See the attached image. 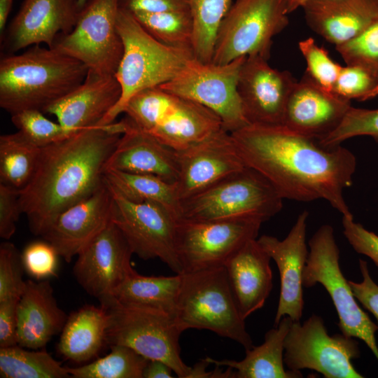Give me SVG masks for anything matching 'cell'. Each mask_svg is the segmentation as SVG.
Instances as JSON below:
<instances>
[{"instance_id": "cell-1", "label": "cell", "mask_w": 378, "mask_h": 378, "mask_svg": "<svg viewBox=\"0 0 378 378\" xmlns=\"http://www.w3.org/2000/svg\"><path fill=\"white\" fill-rule=\"evenodd\" d=\"M230 134L246 166L262 174L283 199L324 200L342 216H353L343 195L356 168L349 150L326 147L284 125H248Z\"/></svg>"}, {"instance_id": "cell-2", "label": "cell", "mask_w": 378, "mask_h": 378, "mask_svg": "<svg viewBox=\"0 0 378 378\" xmlns=\"http://www.w3.org/2000/svg\"><path fill=\"white\" fill-rule=\"evenodd\" d=\"M127 126L124 118L41 148L34 174L20 192L34 234L43 236L62 212L104 184L107 161Z\"/></svg>"}, {"instance_id": "cell-3", "label": "cell", "mask_w": 378, "mask_h": 378, "mask_svg": "<svg viewBox=\"0 0 378 378\" xmlns=\"http://www.w3.org/2000/svg\"><path fill=\"white\" fill-rule=\"evenodd\" d=\"M88 68L52 47L33 46L0 60V106L11 115L43 111L85 79Z\"/></svg>"}, {"instance_id": "cell-4", "label": "cell", "mask_w": 378, "mask_h": 378, "mask_svg": "<svg viewBox=\"0 0 378 378\" xmlns=\"http://www.w3.org/2000/svg\"><path fill=\"white\" fill-rule=\"evenodd\" d=\"M117 28L123 43V54L115 76L122 94L99 126L113 122L133 96L169 81L194 57L190 49L171 47L154 38L130 11L120 7Z\"/></svg>"}, {"instance_id": "cell-5", "label": "cell", "mask_w": 378, "mask_h": 378, "mask_svg": "<svg viewBox=\"0 0 378 378\" xmlns=\"http://www.w3.org/2000/svg\"><path fill=\"white\" fill-rule=\"evenodd\" d=\"M123 113L136 127L176 151L223 129L220 118L210 109L160 87L136 94Z\"/></svg>"}, {"instance_id": "cell-6", "label": "cell", "mask_w": 378, "mask_h": 378, "mask_svg": "<svg viewBox=\"0 0 378 378\" xmlns=\"http://www.w3.org/2000/svg\"><path fill=\"white\" fill-rule=\"evenodd\" d=\"M181 275L175 316L180 330H209L238 342L245 349L253 347V340L235 302L224 266Z\"/></svg>"}, {"instance_id": "cell-7", "label": "cell", "mask_w": 378, "mask_h": 378, "mask_svg": "<svg viewBox=\"0 0 378 378\" xmlns=\"http://www.w3.org/2000/svg\"><path fill=\"white\" fill-rule=\"evenodd\" d=\"M283 200L262 174L246 166L182 201L181 218L262 223L281 210Z\"/></svg>"}, {"instance_id": "cell-8", "label": "cell", "mask_w": 378, "mask_h": 378, "mask_svg": "<svg viewBox=\"0 0 378 378\" xmlns=\"http://www.w3.org/2000/svg\"><path fill=\"white\" fill-rule=\"evenodd\" d=\"M108 314L106 343L131 348L148 360L169 365L180 378H190L192 367L180 355L183 332L175 318L159 309L124 304L106 298L100 301Z\"/></svg>"}, {"instance_id": "cell-9", "label": "cell", "mask_w": 378, "mask_h": 378, "mask_svg": "<svg viewBox=\"0 0 378 378\" xmlns=\"http://www.w3.org/2000/svg\"><path fill=\"white\" fill-rule=\"evenodd\" d=\"M309 251L302 272V286L321 284L337 311L341 332L364 342L378 360L375 333L378 326L358 305L340 267V249L331 225H321L309 241Z\"/></svg>"}, {"instance_id": "cell-10", "label": "cell", "mask_w": 378, "mask_h": 378, "mask_svg": "<svg viewBox=\"0 0 378 378\" xmlns=\"http://www.w3.org/2000/svg\"><path fill=\"white\" fill-rule=\"evenodd\" d=\"M288 14L286 0H235L218 29L211 62L253 55L268 59L272 39L287 27Z\"/></svg>"}, {"instance_id": "cell-11", "label": "cell", "mask_w": 378, "mask_h": 378, "mask_svg": "<svg viewBox=\"0 0 378 378\" xmlns=\"http://www.w3.org/2000/svg\"><path fill=\"white\" fill-rule=\"evenodd\" d=\"M246 57L224 64L192 57L172 80L159 87L210 109L220 118L225 131L235 132L250 125L237 91L239 71Z\"/></svg>"}, {"instance_id": "cell-12", "label": "cell", "mask_w": 378, "mask_h": 378, "mask_svg": "<svg viewBox=\"0 0 378 378\" xmlns=\"http://www.w3.org/2000/svg\"><path fill=\"white\" fill-rule=\"evenodd\" d=\"M359 343L342 332L330 335L323 319L313 314L302 323L293 321L284 341V361L289 370H314L325 378H363L353 365Z\"/></svg>"}, {"instance_id": "cell-13", "label": "cell", "mask_w": 378, "mask_h": 378, "mask_svg": "<svg viewBox=\"0 0 378 378\" xmlns=\"http://www.w3.org/2000/svg\"><path fill=\"white\" fill-rule=\"evenodd\" d=\"M106 183L112 195L111 221L133 253L143 260L158 258L176 274L183 273L176 248L178 218L160 203L130 201Z\"/></svg>"}, {"instance_id": "cell-14", "label": "cell", "mask_w": 378, "mask_h": 378, "mask_svg": "<svg viewBox=\"0 0 378 378\" xmlns=\"http://www.w3.org/2000/svg\"><path fill=\"white\" fill-rule=\"evenodd\" d=\"M120 0H88L74 29L56 39L53 48L89 70L115 75L123 54L117 28Z\"/></svg>"}, {"instance_id": "cell-15", "label": "cell", "mask_w": 378, "mask_h": 378, "mask_svg": "<svg viewBox=\"0 0 378 378\" xmlns=\"http://www.w3.org/2000/svg\"><path fill=\"white\" fill-rule=\"evenodd\" d=\"M261 225L253 220L179 219L176 248L183 273L224 266L246 242L257 238Z\"/></svg>"}, {"instance_id": "cell-16", "label": "cell", "mask_w": 378, "mask_h": 378, "mask_svg": "<svg viewBox=\"0 0 378 378\" xmlns=\"http://www.w3.org/2000/svg\"><path fill=\"white\" fill-rule=\"evenodd\" d=\"M297 80L288 71L272 67L268 59L246 57L237 91L250 125H282L287 102Z\"/></svg>"}, {"instance_id": "cell-17", "label": "cell", "mask_w": 378, "mask_h": 378, "mask_svg": "<svg viewBox=\"0 0 378 378\" xmlns=\"http://www.w3.org/2000/svg\"><path fill=\"white\" fill-rule=\"evenodd\" d=\"M177 153L175 184L181 203L246 167L224 129Z\"/></svg>"}, {"instance_id": "cell-18", "label": "cell", "mask_w": 378, "mask_h": 378, "mask_svg": "<svg viewBox=\"0 0 378 378\" xmlns=\"http://www.w3.org/2000/svg\"><path fill=\"white\" fill-rule=\"evenodd\" d=\"M133 252L111 221L78 255L73 273L85 291L99 301L111 296L132 266Z\"/></svg>"}, {"instance_id": "cell-19", "label": "cell", "mask_w": 378, "mask_h": 378, "mask_svg": "<svg viewBox=\"0 0 378 378\" xmlns=\"http://www.w3.org/2000/svg\"><path fill=\"white\" fill-rule=\"evenodd\" d=\"M80 10L78 0H24L3 34L5 49L14 54L36 45L52 48L74 29Z\"/></svg>"}, {"instance_id": "cell-20", "label": "cell", "mask_w": 378, "mask_h": 378, "mask_svg": "<svg viewBox=\"0 0 378 378\" xmlns=\"http://www.w3.org/2000/svg\"><path fill=\"white\" fill-rule=\"evenodd\" d=\"M308 217V211H302L282 240L265 234L258 239L279 272L281 288L274 326L286 316L295 321H300L302 316V272L309 255L306 243Z\"/></svg>"}, {"instance_id": "cell-21", "label": "cell", "mask_w": 378, "mask_h": 378, "mask_svg": "<svg viewBox=\"0 0 378 378\" xmlns=\"http://www.w3.org/2000/svg\"><path fill=\"white\" fill-rule=\"evenodd\" d=\"M111 209L112 195L105 181L92 195L62 212L42 237L69 262L111 222Z\"/></svg>"}, {"instance_id": "cell-22", "label": "cell", "mask_w": 378, "mask_h": 378, "mask_svg": "<svg viewBox=\"0 0 378 378\" xmlns=\"http://www.w3.org/2000/svg\"><path fill=\"white\" fill-rule=\"evenodd\" d=\"M351 106V101L326 90L304 74L290 94L282 125L320 140L337 127Z\"/></svg>"}, {"instance_id": "cell-23", "label": "cell", "mask_w": 378, "mask_h": 378, "mask_svg": "<svg viewBox=\"0 0 378 378\" xmlns=\"http://www.w3.org/2000/svg\"><path fill=\"white\" fill-rule=\"evenodd\" d=\"M122 94L115 75L89 70L83 81L68 94L47 107L64 127L80 131L99 126L118 104Z\"/></svg>"}, {"instance_id": "cell-24", "label": "cell", "mask_w": 378, "mask_h": 378, "mask_svg": "<svg viewBox=\"0 0 378 378\" xmlns=\"http://www.w3.org/2000/svg\"><path fill=\"white\" fill-rule=\"evenodd\" d=\"M126 119L127 128L108 158L106 169L153 175L175 183L179 172L177 151Z\"/></svg>"}, {"instance_id": "cell-25", "label": "cell", "mask_w": 378, "mask_h": 378, "mask_svg": "<svg viewBox=\"0 0 378 378\" xmlns=\"http://www.w3.org/2000/svg\"><path fill=\"white\" fill-rule=\"evenodd\" d=\"M270 260L258 239H253L224 265L232 293L244 320L264 306L272 289Z\"/></svg>"}, {"instance_id": "cell-26", "label": "cell", "mask_w": 378, "mask_h": 378, "mask_svg": "<svg viewBox=\"0 0 378 378\" xmlns=\"http://www.w3.org/2000/svg\"><path fill=\"white\" fill-rule=\"evenodd\" d=\"M301 8L307 25L335 47L378 19V0H308Z\"/></svg>"}, {"instance_id": "cell-27", "label": "cell", "mask_w": 378, "mask_h": 378, "mask_svg": "<svg viewBox=\"0 0 378 378\" xmlns=\"http://www.w3.org/2000/svg\"><path fill=\"white\" fill-rule=\"evenodd\" d=\"M18 344L28 349L43 348L61 332L68 316L59 307L47 279L26 281L18 302Z\"/></svg>"}, {"instance_id": "cell-28", "label": "cell", "mask_w": 378, "mask_h": 378, "mask_svg": "<svg viewBox=\"0 0 378 378\" xmlns=\"http://www.w3.org/2000/svg\"><path fill=\"white\" fill-rule=\"evenodd\" d=\"M293 320L288 316L281 318L276 326L265 335L264 342L246 349V356L239 361L204 359L209 364L230 367L234 370L233 378H300V371L285 370L284 361V341Z\"/></svg>"}, {"instance_id": "cell-29", "label": "cell", "mask_w": 378, "mask_h": 378, "mask_svg": "<svg viewBox=\"0 0 378 378\" xmlns=\"http://www.w3.org/2000/svg\"><path fill=\"white\" fill-rule=\"evenodd\" d=\"M108 322L106 309L85 304L68 316L57 350L65 359L83 363L97 356L106 343Z\"/></svg>"}, {"instance_id": "cell-30", "label": "cell", "mask_w": 378, "mask_h": 378, "mask_svg": "<svg viewBox=\"0 0 378 378\" xmlns=\"http://www.w3.org/2000/svg\"><path fill=\"white\" fill-rule=\"evenodd\" d=\"M181 282V274L148 276L131 266L122 283L106 298L124 304L159 309L175 318Z\"/></svg>"}, {"instance_id": "cell-31", "label": "cell", "mask_w": 378, "mask_h": 378, "mask_svg": "<svg viewBox=\"0 0 378 378\" xmlns=\"http://www.w3.org/2000/svg\"><path fill=\"white\" fill-rule=\"evenodd\" d=\"M105 181L123 197L135 202L160 203L181 219V201L175 183L153 175L134 174L107 169Z\"/></svg>"}, {"instance_id": "cell-32", "label": "cell", "mask_w": 378, "mask_h": 378, "mask_svg": "<svg viewBox=\"0 0 378 378\" xmlns=\"http://www.w3.org/2000/svg\"><path fill=\"white\" fill-rule=\"evenodd\" d=\"M41 148L29 142L18 131L0 136V183L20 190L36 171Z\"/></svg>"}, {"instance_id": "cell-33", "label": "cell", "mask_w": 378, "mask_h": 378, "mask_svg": "<svg viewBox=\"0 0 378 378\" xmlns=\"http://www.w3.org/2000/svg\"><path fill=\"white\" fill-rule=\"evenodd\" d=\"M15 345L0 347L1 378H69L66 367L46 351Z\"/></svg>"}, {"instance_id": "cell-34", "label": "cell", "mask_w": 378, "mask_h": 378, "mask_svg": "<svg viewBox=\"0 0 378 378\" xmlns=\"http://www.w3.org/2000/svg\"><path fill=\"white\" fill-rule=\"evenodd\" d=\"M194 33V57L211 62L218 29L233 0H188Z\"/></svg>"}, {"instance_id": "cell-35", "label": "cell", "mask_w": 378, "mask_h": 378, "mask_svg": "<svg viewBox=\"0 0 378 378\" xmlns=\"http://www.w3.org/2000/svg\"><path fill=\"white\" fill-rule=\"evenodd\" d=\"M132 13L158 41L171 47L192 50L194 27L190 10Z\"/></svg>"}, {"instance_id": "cell-36", "label": "cell", "mask_w": 378, "mask_h": 378, "mask_svg": "<svg viewBox=\"0 0 378 378\" xmlns=\"http://www.w3.org/2000/svg\"><path fill=\"white\" fill-rule=\"evenodd\" d=\"M111 352L93 362L66 370L73 378H143L148 359L123 345L109 346Z\"/></svg>"}, {"instance_id": "cell-37", "label": "cell", "mask_w": 378, "mask_h": 378, "mask_svg": "<svg viewBox=\"0 0 378 378\" xmlns=\"http://www.w3.org/2000/svg\"><path fill=\"white\" fill-rule=\"evenodd\" d=\"M18 131L31 144L43 148L78 132L53 122L37 109H27L11 115Z\"/></svg>"}, {"instance_id": "cell-38", "label": "cell", "mask_w": 378, "mask_h": 378, "mask_svg": "<svg viewBox=\"0 0 378 378\" xmlns=\"http://www.w3.org/2000/svg\"><path fill=\"white\" fill-rule=\"evenodd\" d=\"M358 136H369L378 142V108L368 109L351 106L337 127L319 142L326 147H334Z\"/></svg>"}, {"instance_id": "cell-39", "label": "cell", "mask_w": 378, "mask_h": 378, "mask_svg": "<svg viewBox=\"0 0 378 378\" xmlns=\"http://www.w3.org/2000/svg\"><path fill=\"white\" fill-rule=\"evenodd\" d=\"M298 48L307 64L306 74L322 88L333 92L342 66L333 61L328 51L313 38L302 40Z\"/></svg>"}, {"instance_id": "cell-40", "label": "cell", "mask_w": 378, "mask_h": 378, "mask_svg": "<svg viewBox=\"0 0 378 378\" xmlns=\"http://www.w3.org/2000/svg\"><path fill=\"white\" fill-rule=\"evenodd\" d=\"M335 48L346 65L360 66L378 75V19L358 36Z\"/></svg>"}, {"instance_id": "cell-41", "label": "cell", "mask_w": 378, "mask_h": 378, "mask_svg": "<svg viewBox=\"0 0 378 378\" xmlns=\"http://www.w3.org/2000/svg\"><path fill=\"white\" fill-rule=\"evenodd\" d=\"M333 92L349 101L373 99L378 96V75L360 66H342Z\"/></svg>"}, {"instance_id": "cell-42", "label": "cell", "mask_w": 378, "mask_h": 378, "mask_svg": "<svg viewBox=\"0 0 378 378\" xmlns=\"http://www.w3.org/2000/svg\"><path fill=\"white\" fill-rule=\"evenodd\" d=\"M22 253L11 242L0 244V302L20 300L26 286Z\"/></svg>"}, {"instance_id": "cell-43", "label": "cell", "mask_w": 378, "mask_h": 378, "mask_svg": "<svg viewBox=\"0 0 378 378\" xmlns=\"http://www.w3.org/2000/svg\"><path fill=\"white\" fill-rule=\"evenodd\" d=\"M58 257L54 246L45 239L29 243L22 253L24 271L38 280L57 275Z\"/></svg>"}, {"instance_id": "cell-44", "label": "cell", "mask_w": 378, "mask_h": 378, "mask_svg": "<svg viewBox=\"0 0 378 378\" xmlns=\"http://www.w3.org/2000/svg\"><path fill=\"white\" fill-rule=\"evenodd\" d=\"M343 234L354 251L370 258L378 268V235L354 220L342 216Z\"/></svg>"}, {"instance_id": "cell-45", "label": "cell", "mask_w": 378, "mask_h": 378, "mask_svg": "<svg viewBox=\"0 0 378 378\" xmlns=\"http://www.w3.org/2000/svg\"><path fill=\"white\" fill-rule=\"evenodd\" d=\"M20 190L0 183V237L9 240L16 231V225L22 210Z\"/></svg>"}, {"instance_id": "cell-46", "label": "cell", "mask_w": 378, "mask_h": 378, "mask_svg": "<svg viewBox=\"0 0 378 378\" xmlns=\"http://www.w3.org/2000/svg\"><path fill=\"white\" fill-rule=\"evenodd\" d=\"M359 268L362 281H349V283L356 299L375 317L378 323V285L372 279L365 260H359Z\"/></svg>"}, {"instance_id": "cell-47", "label": "cell", "mask_w": 378, "mask_h": 378, "mask_svg": "<svg viewBox=\"0 0 378 378\" xmlns=\"http://www.w3.org/2000/svg\"><path fill=\"white\" fill-rule=\"evenodd\" d=\"M19 300L0 302V347L18 345L17 308Z\"/></svg>"}, {"instance_id": "cell-48", "label": "cell", "mask_w": 378, "mask_h": 378, "mask_svg": "<svg viewBox=\"0 0 378 378\" xmlns=\"http://www.w3.org/2000/svg\"><path fill=\"white\" fill-rule=\"evenodd\" d=\"M120 7L132 13L190 10L188 0H120Z\"/></svg>"}, {"instance_id": "cell-49", "label": "cell", "mask_w": 378, "mask_h": 378, "mask_svg": "<svg viewBox=\"0 0 378 378\" xmlns=\"http://www.w3.org/2000/svg\"><path fill=\"white\" fill-rule=\"evenodd\" d=\"M173 370L159 360H148L143 372V378H172Z\"/></svg>"}, {"instance_id": "cell-50", "label": "cell", "mask_w": 378, "mask_h": 378, "mask_svg": "<svg viewBox=\"0 0 378 378\" xmlns=\"http://www.w3.org/2000/svg\"><path fill=\"white\" fill-rule=\"evenodd\" d=\"M13 0H0V33L4 34Z\"/></svg>"}, {"instance_id": "cell-51", "label": "cell", "mask_w": 378, "mask_h": 378, "mask_svg": "<svg viewBox=\"0 0 378 378\" xmlns=\"http://www.w3.org/2000/svg\"><path fill=\"white\" fill-rule=\"evenodd\" d=\"M308 0H286L287 10L290 14L295 10L302 7V6Z\"/></svg>"}, {"instance_id": "cell-52", "label": "cell", "mask_w": 378, "mask_h": 378, "mask_svg": "<svg viewBox=\"0 0 378 378\" xmlns=\"http://www.w3.org/2000/svg\"><path fill=\"white\" fill-rule=\"evenodd\" d=\"M78 5L82 8L88 0H78Z\"/></svg>"}]
</instances>
